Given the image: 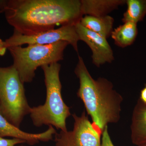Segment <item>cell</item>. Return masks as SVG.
Returning <instances> with one entry per match:
<instances>
[{
  "instance_id": "5",
  "label": "cell",
  "mask_w": 146,
  "mask_h": 146,
  "mask_svg": "<svg viewBox=\"0 0 146 146\" xmlns=\"http://www.w3.org/2000/svg\"><path fill=\"white\" fill-rule=\"evenodd\" d=\"M24 83L12 65L0 67V113L13 125L20 128L24 117L30 114Z\"/></svg>"
},
{
  "instance_id": "19",
  "label": "cell",
  "mask_w": 146,
  "mask_h": 146,
  "mask_svg": "<svg viewBox=\"0 0 146 146\" xmlns=\"http://www.w3.org/2000/svg\"><path fill=\"white\" fill-rule=\"evenodd\" d=\"M137 146H146V144H143V145H140Z\"/></svg>"
},
{
  "instance_id": "18",
  "label": "cell",
  "mask_w": 146,
  "mask_h": 146,
  "mask_svg": "<svg viewBox=\"0 0 146 146\" xmlns=\"http://www.w3.org/2000/svg\"><path fill=\"white\" fill-rule=\"evenodd\" d=\"M140 100L143 103L146 105V85L143 89L141 90Z\"/></svg>"
},
{
  "instance_id": "15",
  "label": "cell",
  "mask_w": 146,
  "mask_h": 146,
  "mask_svg": "<svg viewBox=\"0 0 146 146\" xmlns=\"http://www.w3.org/2000/svg\"><path fill=\"white\" fill-rule=\"evenodd\" d=\"M25 143V141L21 139L16 138L5 139L0 136V146H15L18 144Z\"/></svg>"
},
{
  "instance_id": "2",
  "label": "cell",
  "mask_w": 146,
  "mask_h": 146,
  "mask_svg": "<svg viewBox=\"0 0 146 146\" xmlns=\"http://www.w3.org/2000/svg\"><path fill=\"white\" fill-rule=\"evenodd\" d=\"M74 72L80 81L78 96L83 102L94 125L102 133L108 123L119 121L123 97L107 79L93 78L79 55Z\"/></svg>"
},
{
  "instance_id": "6",
  "label": "cell",
  "mask_w": 146,
  "mask_h": 146,
  "mask_svg": "<svg viewBox=\"0 0 146 146\" xmlns=\"http://www.w3.org/2000/svg\"><path fill=\"white\" fill-rule=\"evenodd\" d=\"M80 41L75 25L64 26L33 35H23L14 31L13 34L5 41L7 49L26 44L49 45L60 41L68 42L78 53Z\"/></svg>"
},
{
  "instance_id": "8",
  "label": "cell",
  "mask_w": 146,
  "mask_h": 146,
  "mask_svg": "<svg viewBox=\"0 0 146 146\" xmlns=\"http://www.w3.org/2000/svg\"><path fill=\"white\" fill-rule=\"evenodd\" d=\"M80 40L85 42L92 52L93 63L97 67L114 60V53L107 39L83 26L80 22L75 25Z\"/></svg>"
},
{
  "instance_id": "1",
  "label": "cell",
  "mask_w": 146,
  "mask_h": 146,
  "mask_svg": "<svg viewBox=\"0 0 146 146\" xmlns=\"http://www.w3.org/2000/svg\"><path fill=\"white\" fill-rule=\"evenodd\" d=\"M0 12L14 31L25 35L75 25L83 17L79 0H0Z\"/></svg>"
},
{
  "instance_id": "4",
  "label": "cell",
  "mask_w": 146,
  "mask_h": 146,
  "mask_svg": "<svg viewBox=\"0 0 146 146\" xmlns=\"http://www.w3.org/2000/svg\"><path fill=\"white\" fill-rule=\"evenodd\" d=\"M69 44L60 41L52 44L17 46L7 49L13 58V66L24 84L32 82L37 68L63 60L64 50Z\"/></svg>"
},
{
  "instance_id": "11",
  "label": "cell",
  "mask_w": 146,
  "mask_h": 146,
  "mask_svg": "<svg viewBox=\"0 0 146 146\" xmlns=\"http://www.w3.org/2000/svg\"><path fill=\"white\" fill-rule=\"evenodd\" d=\"M125 3V0H81V12L83 16L102 17Z\"/></svg>"
},
{
  "instance_id": "7",
  "label": "cell",
  "mask_w": 146,
  "mask_h": 146,
  "mask_svg": "<svg viewBox=\"0 0 146 146\" xmlns=\"http://www.w3.org/2000/svg\"><path fill=\"white\" fill-rule=\"evenodd\" d=\"M74 122L71 131L55 134L56 146H101V135L102 133L92 124L84 111L80 117L72 115Z\"/></svg>"
},
{
  "instance_id": "14",
  "label": "cell",
  "mask_w": 146,
  "mask_h": 146,
  "mask_svg": "<svg viewBox=\"0 0 146 146\" xmlns=\"http://www.w3.org/2000/svg\"><path fill=\"white\" fill-rule=\"evenodd\" d=\"M126 3L127 9L123 16V23L137 24L143 21L146 15V0H127Z\"/></svg>"
},
{
  "instance_id": "16",
  "label": "cell",
  "mask_w": 146,
  "mask_h": 146,
  "mask_svg": "<svg viewBox=\"0 0 146 146\" xmlns=\"http://www.w3.org/2000/svg\"><path fill=\"white\" fill-rule=\"evenodd\" d=\"M101 146H115L109 136L108 126L105 127L102 132V137Z\"/></svg>"
},
{
  "instance_id": "13",
  "label": "cell",
  "mask_w": 146,
  "mask_h": 146,
  "mask_svg": "<svg viewBox=\"0 0 146 146\" xmlns=\"http://www.w3.org/2000/svg\"><path fill=\"white\" fill-rule=\"evenodd\" d=\"M137 34V24L127 22L113 30L111 36L115 44L123 48L132 44Z\"/></svg>"
},
{
  "instance_id": "10",
  "label": "cell",
  "mask_w": 146,
  "mask_h": 146,
  "mask_svg": "<svg viewBox=\"0 0 146 146\" xmlns=\"http://www.w3.org/2000/svg\"><path fill=\"white\" fill-rule=\"evenodd\" d=\"M130 128L132 143L136 146L146 144V105L140 99L133 110Z\"/></svg>"
},
{
  "instance_id": "9",
  "label": "cell",
  "mask_w": 146,
  "mask_h": 146,
  "mask_svg": "<svg viewBox=\"0 0 146 146\" xmlns=\"http://www.w3.org/2000/svg\"><path fill=\"white\" fill-rule=\"evenodd\" d=\"M56 131L52 125L44 132L39 133H31L23 131L8 122L0 113V136L10 137L21 139L30 145H33L39 141L47 142L51 140Z\"/></svg>"
},
{
  "instance_id": "17",
  "label": "cell",
  "mask_w": 146,
  "mask_h": 146,
  "mask_svg": "<svg viewBox=\"0 0 146 146\" xmlns=\"http://www.w3.org/2000/svg\"><path fill=\"white\" fill-rule=\"evenodd\" d=\"M7 49L5 46V42L0 39V56L4 55Z\"/></svg>"
},
{
  "instance_id": "3",
  "label": "cell",
  "mask_w": 146,
  "mask_h": 146,
  "mask_svg": "<svg viewBox=\"0 0 146 146\" xmlns=\"http://www.w3.org/2000/svg\"><path fill=\"white\" fill-rule=\"evenodd\" d=\"M44 75L46 98L44 104L31 108V118L34 126L52 125L67 131L66 119L71 115L70 108L63 101L59 73L61 65L54 63L41 67Z\"/></svg>"
},
{
  "instance_id": "12",
  "label": "cell",
  "mask_w": 146,
  "mask_h": 146,
  "mask_svg": "<svg viewBox=\"0 0 146 146\" xmlns=\"http://www.w3.org/2000/svg\"><path fill=\"white\" fill-rule=\"evenodd\" d=\"M114 23V18L109 15L102 17L85 16L80 21L83 26L106 39L111 35Z\"/></svg>"
}]
</instances>
